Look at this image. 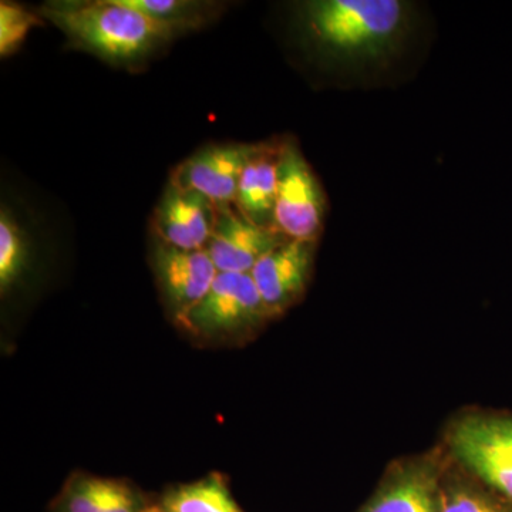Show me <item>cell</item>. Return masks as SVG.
<instances>
[{
    "mask_svg": "<svg viewBox=\"0 0 512 512\" xmlns=\"http://www.w3.org/2000/svg\"><path fill=\"white\" fill-rule=\"evenodd\" d=\"M109 478L73 474L53 501L50 512H103Z\"/></svg>",
    "mask_w": 512,
    "mask_h": 512,
    "instance_id": "obj_16",
    "label": "cell"
},
{
    "mask_svg": "<svg viewBox=\"0 0 512 512\" xmlns=\"http://www.w3.org/2000/svg\"><path fill=\"white\" fill-rule=\"evenodd\" d=\"M436 468L410 463L397 468L359 512H440Z\"/></svg>",
    "mask_w": 512,
    "mask_h": 512,
    "instance_id": "obj_11",
    "label": "cell"
},
{
    "mask_svg": "<svg viewBox=\"0 0 512 512\" xmlns=\"http://www.w3.org/2000/svg\"><path fill=\"white\" fill-rule=\"evenodd\" d=\"M153 507L158 512H245L218 473L170 488Z\"/></svg>",
    "mask_w": 512,
    "mask_h": 512,
    "instance_id": "obj_14",
    "label": "cell"
},
{
    "mask_svg": "<svg viewBox=\"0 0 512 512\" xmlns=\"http://www.w3.org/2000/svg\"><path fill=\"white\" fill-rule=\"evenodd\" d=\"M146 512H158L156 508L153 507V504L150 505V508Z\"/></svg>",
    "mask_w": 512,
    "mask_h": 512,
    "instance_id": "obj_20",
    "label": "cell"
},
{
    "mask_svg": "<svg viewBox=\"0 0 512 512\" xmlns=\"http://www.w3.org/2000/svg\"><path fill=\"white\" fill-rule=\"evenodd\" d=\"M325 220V197L295 141H281L275 228L291 241L316 244Z\"/></svg>",
    "mask_w": 512,
    "mask_h": 512,
    "instance_id": "obj_4",
    "label": "cell"
},
{
    "mask_svg": "<svg viewBox=\"0 0 512 512\" xmlns=\"http://www.w3.org/2000/svg\"><path fill=\"white\" fill-rule=\"evenodd\" d=\"M218 207L205 195L168 183L153 212L154 238L181 249H205L217 222Z\"/></svg>",
    "mask_w": 512,
    "mask_h": 512,
    "instance_id": "obj_8",
    "label": "cell"
},
{
    "mask_svg": "<svg viewBox=\"0 0 512 512\" xmlns=\"http://www.w3.org/2000/svg\"><path fill=\"white\" fill-rule=\"evenodd\" d=\"M312 242L288 241L264 256L251 271L266 312L281 315L302 298L311 279Z\"/></svg>",
    "mask_w": 512,
    "mask_h": 512,
    "instance_id": "obj_10",
    "label": "cell"
},
{
    "mask_svg": "<svg viewBox=\"0 0 512 512\" xmlns=\"http://www.w3.org/2000/svg\"><path fill=\"white\" fill-rule=\"evenodd\" d=\"M151 262L158 289L174 320L204 298L218 275L207 249L190 251L158 239L154 242Z\"/></svg>",
    "mask_w": 512,
    "mask_h": 512,
    "instance_id": "obj_7",
    "label": "cell"
},
{
    "mask_svg": "<svg viewBox=\"0 0 512 512\" xmlns=\"http://www.w3.org/2000/svg\"><path fill=\"white\" fill-rule=\"evenodd\" d=\"M43 25L39 13L18 3H0V56L9 57L25 43L30 30Z\"/></svg>",
    "mask_w": 512,
    "mask_h": 512,
    "instance_id": "obj_17",
    "label": "cell"
},
{
    "mask_svg": "<svg viewBox=\"0 0 512 512\" xmlns=\"http://www.w3.org/2000/svg\"><path fill=\"white\" fill-rule=\"evenodd\" d=\"M450 446L478 480L512 501V417L474 414L454 424Z\"/></svg>",
    "mask_w": 512,
    "mask_h": 512,
    "instance_id": "obj_5",
    "label": "cell"
},
{
    "mask_svg": "<svg viewBox=\"0 0 512 512\" xmlns=\"http://www.w3.org/2000/svg\"><path fill=\"white\" fill-rule=\"evenodd\" d=\"M30 244L28 232L10 208L0 211V291L8 293L28 269Z\"/></svg>",
    "mask_w": 512,
    "mask_h": 512,
    "instance_id": "obj_15",
    "label": "cell"
},
{
    "mask_svg": "<svg viewBox=\"0 0 512 512\" xmlns=\"http://www.w3.org/2000/svg\"><path fill=\"white\" fill-rule=\"evenodd\" d=\"M440 512H508L484 491L464 483L441 487Z\"/></svg>",
    "mask_w": 512,
    "mask_h": 512,
    "instance_id": "obj_18",
    "label": "cell"
},
{
    "mask_svg": "<svg viewBox=\"0 0 512 512\" xmlns=\"http://www.w3.org/2000/svg\"><path fill=\"white\" fill-rule=\"evenodd\" d=\"M299 20L326 62L362 69L389 62L412 26V6L400 0H311Z\"/></svg>",
    "mask_w": 512,
    "mask_h": 512,
    "instance_id": "obj_1",
    "label": "cell"
},
{
    "mask_svg": "<svg viewBox=\"0 0 512 512\" xmlns=\"http://www.w3.org/2000/svg\"><path fill=\"white\" fill-rule=\"evenodd\" d=\"M281 143H262L239 181L235 208L252 224L275 228ZM278 231V229H276Z\"/></svg>",
    "mask_w": 512,
    "mask_h": 512,
    "instance_id": "obj_12",
    "label": "cell"
},
{
    "mask_svg": "<svg viewBox=\"0 0 512 512\" xmlns=\"http://www.w3.org/2000/svg\"><path fill=\"white\" fill-rule=\"evenodd\" d=\"M150 503L140 491L120 480L107 481L103 512H146Z\"/></svg>",
    "mask_w": 512,
    "mask_h": 512,
    "instance_id": "obj_19",
    "label": "cell"
},
{
    "mask_svg": "<svg viewBox=\"0 0 512 512\" xmlns=\"http://www.w3.org/2000/svg\"><path fill=\"white\" fill-rule=\"evenodd\" d=\"M259 144H210L175 167L171 183L205 195L217 207L235 205L239 181Z\"/></svg>",
    "mask_w": 512,
    "mask_h": 512,
    "instance_id": "obj_6",
    "label": "cell"
},
{
    "mask_svg": "<svg viewBox=\"0 0 512 512\" xmlns=\"http://www.w3.org/2000/svg\"><path fill=\"white\" fill-rule=\"evenodd\" d=\"M268 318L251 274L218 272L204 298L175 322L194 338L222 342L244 338Z\"/></svg>",
    "mask_w": 512,
    "mask_h": 512,
    "instance_id": "obj_3",
    "label": "cell"
},
{
    "mask_svg": "<svg viewBox=\"0 0 512 512\" xmlns=\"http://www.w3.org/2000/svg\"><path fill=\"white\" fill-rule=\"evenodd\" d=\"M138 12L156 22L171 35L178 37L197 32L215 22L225 9V3L210 0H126Z\"/></svg>",
    "mask_w": 512,
    "mask_h": 512,
    "instance_id": "obj_13",
    "label": "cell"
},
{
    "mask_svg": "<svg viewBox=\"0 0 512 512\" xmlns=\"http://www.w3.org/2000/svg\"><path fill=\"white\" fill-rule=\"evenodd\" d=\"M286 241L281 232L252 224L235 205H229L218 207L214 234L205 249L218 272L251 274L264 256Z\"/></svg>",
    "mask_w": 512,
    "mask_h": 512,
    "instance_id": "obj_9",
    "label": "cell"
},
{
    "mask_svg": "<svg viewBox=\"0 0 512 512\" xmlns=\"http://www.w3.org/2000/svg\"><path fill=\"white\" fill-rule=\"evenodd\" d=\"M37 13L76 49L128 70L141 69L175 39L126 0H53Z\"/></svg>",
    "mask_w": 512,
    "mask_h": 512,
    "instance_id": "obj_2",
    "label": "cell"
}]
</instances>
